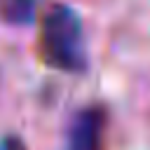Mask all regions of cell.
Instances as JSON below:
<instances>
[{
    "mask_svg": "<svg viewBox=\"0 0 150 150\" xmlns=\"http://www.w3.org/2000/svg\"><path fill=\"white\" fill-rule=\"evenodd\" d=\"M40 56L49 68L63 73H84L89 66L87 40L80 14L63 5L52 2L40 19Z\"/></svg>",
    "mask_w": 150,
    "mask_h": 150,
    "instance_id": "cell-1",
    "label": "cell"
},
{
    "mask_svg": "<svg viewBox=\"0 0 150 150\" xmlns=\"http://www.w3.org/2000/svg\"><path fill=\"white\" fill-rule=\"evenodd\" d=\"M108 131V110L101 103L84 105L73 112L66 127L63 150H103Z\"/></svg>",
    "mask_w": 150,
    "mask_h": 150,
    "instance_id": "cell-2",
    "label": "cell"
},
{
    "mask_svg": "<svg viewBox=\"0 0 150 150\" xmlns=\"http://www.w3.org/2000/svg\"><path fill=\"white\" fill-rule=\"evenodd\" d=\"M0 16L12 26H26L35 19V0H0Z\"/></svg>",
    "mask_w": 150,
    "mask_h": 150,
    "instance_id": "cell-3",
    "label": "cell"
},
{
    "mask_svg": "<svg viewBox=\"0 0 150 150\" xmlns=\"http://www.w3.org/2000/svg\"><path fill=\"white\" fill-rule=\"evenodd\" d=\"M0 150H26V143L19 136H7L0 145Z\"/></svg>",
    "mask_w": 150,
    "mask_h": 150,
    "instance_id": "cell-4",
    "label": "cell"
}]
</instances>
